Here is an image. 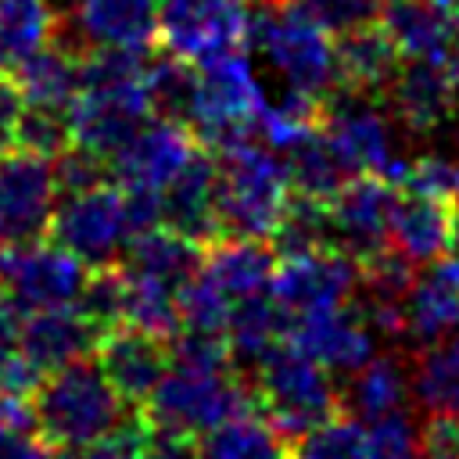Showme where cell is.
I'll return each mask as SVG.
<instances>
[{
  "mask_svg": "<svg viewBox=\"0 0 459 459\" xmlns=\"http://www.w3.org/2000/svg\"><path fill=\"white\" fill-rule=\"evenodd\" d=\"M215 161H219L215 212L222 237L269 240L290 201L287 165L276 158L273 147H258L247 140L215 151Z\"/></svg>",
  "mask_w": 459,
  "mask_h": 459,
  "instance_id": "cell-1",
  "label": "cell"
},
{
  "mask_svg": "<svg viewBox=\"0 0 459 459\" xmlns=\"http://www.w3.org/2000/svg\"><path fill=\"white\" fill-rule=\"evenodd\" d=\"M32 409L39 437L57 452H75L100 437L126 412V402L100 373L97 359H75L39 380Z\"/></svg>",
  "mask_w": 459,
  "mask_h": 459,
  "instance_id": "cell-2",
  "label": "cell"
},
{
  "mask_svg": "<svg viewBox=\"0 0 459 459\" xmlns=\"http://www.w3.org/2000/svg\"><path fill=\"white\" fill-rule=\"evenodd\" d=\"M143 405L154 430L179 437H201L222 420L258 409L255 387L237 380L230 366H190V362H169L165 377L158 380V387L147 394Z\"/></svg>",
  "mask_w": 459,
  "mask_h": 459,
  "instance_id": "cell-3",
  "label": "cell"
},
{
  "mask_svg": "<svg viewBox=\"0 0 459 459\" xmlns=\"http://www.w3.org/2000/svg\"><path fill=\"white\" fill-rule=\"evenodd\" d=\"M251 387L258 412L290 441L341 416V391L333 387L326 369L287 341L258 359V377Z\"/></svg>",
  "mask_w": 459,
  "mask_h": 459,
  "instance_id": "cell-4",
  "label": "cell"
},
{
  "mask_svg": "<svg viewBox=\"0 0 459 459\" xmlns=\"http://www.w3.org/2000/svg\"><path fill=\"white\" fill-rule=\"evenodd\" d=\"M251 39L262 47L269 65L287 79L290 90L330 97L337 90V61L330 32L312 22L290 0H262V11L251 14Z\"/></svg>",
  "mask_w": 459,
  "mask_h": 459,
  "instance_id": "cell-5",
  "label": "cell"
},
{
  "mask_svg": "<svg viewBox=\"0 0 459 459\" xmlns=\"http://www.w3.org/2000/svg\"><path fill=\"white\" fill-rule=\"evenodd\" d=\"M262 108V86L244 50H226L208 61H197V86L186 122L208 151H222L237 140H247Z\"/></svg>",
  "mask_w": 459,
  "mask_h": 459,
  "instance_id": "cell-6",
  "label": "cell"
},
{
  "mask_svg": "<svg viewBox=\"0 0 459 459\" xmlns=\"http://www.w3.org/2000/svg\"><path fill=\"white\" fill-rule=\"evenodd\" d=\"M50 240L68 247L86 265H104L118 251H126L129 237L136 233L126 190L115 183H97L75 194H61V204L47 226Z\"/></svg>",
  "mask_w": 459,
  "mask_h": 459,
  "instance_id": "cell-7",
  "label": "cell"
},
{
  "mask_svg": "<svg viewBox=\"0 0 459 459\" xmlns=\"http://www.w3.org/2000/svg\"><path fill=\"white\" fill-rule=\"evenodd\" d=\"M0 269H4V290L22 316L75 305L90 273L82 258H75L68 247L54 240L43 244V237L29 244H7L0 255Z\"/></svg>",
  "mask_w": 459,
  "mask_h": 459,
  "instance_id": "cell-8",
  "label": "cell"
},
{
  "mask_svg": "<svg viewBox=\"0 0 459 459\" xmlns=\"http://www.w3.org/2000/svg\"><path fill=\"white\" fill-rule=\"evenodd\" d=\"M251 14L244 0H161L158 47L186 61H208L226 50H244Z\"/></svg>",
  "mask_w": 459,
  "mask_h": 459,
  "instance_id": "cell-9",
  "label": "cell"
},
{
  "mask_svg": "<svg viewBox=\"0 0 459 459\" xmlns=\"http://www.w3.org/2000/svg\"><path fill=\"white\" fill-rule=\"evenodd\" d=\"M355 287H359V262L341 247L280 255L269 280V294L290 319L323 308H341Z\"/></svg>",
  "mask_w": 459,
  "mask_h": 459,
  "instance_id": "cell-10",
  "label": "cell"
},
{
  "mask_svg": "<svg viewBox=\"0 0 459 459\" xmlns=\"http://www.w3.org/2000/svg\"><path fill=\"white\" fill-rule=\"evenodd\" d=\"M147 115H151V100H147L143 79L79 86L68 108L72 143L111 161L133 140V133L147 122Z\"/></svg>",
  "mask_w": 459,
  "mask_h": 459,
  "instance_id": "cell-11",
  "label": "cell"
},
{
  "mask_svg": "<svg viewBox=\"0 0 459 459\" xmlns=\"http://www.w3.org/2000/svg\"><path fill=\"white\" fill-rule=\"evenodd\" d=\"M319 133L337 151L348 172H373L380 176L398 154L391 147V126L377 108V97L333 90L323 100V122Z\"/></svg>",
  "mask_w": 459,
  "mask_h": 459,
  "instance_id": "cell-12",
  "label": "cell"
},
{
  "mask_svg": "<svg viewBox=\"0 0 459 459\" xmlns=\"http://www.w3.org/2000/svg\"><path fill=\"white\" fill-rule=\"evenodd\" d=\"M398 194L387 179L373 172H359L344 179L341 190L326 201L330 212V240L355 262L384 251L391 244V219H394Z\"/></svg>",
  "mask_w": 459,
  "mask_h": 459,
  "instance_id": "cell-13",
  "label": "cell"
},
{
  "mask_svg": "<svg viewBox=\"0 0 459 459\" xmlns=\"http://www.w3.org/2000/svg\"><path fill=\"white\" fill-rule=\"evenodd\" d=\"M54 165L29 151L0 154V244L39 240L54 215Z\"/></svg>",
  "mask_w": 459,
  "mask_h": 459,
  "instance_id": "cell-14",
  "label": "cell"
},
{
  "mask_svg": "<svg viewBox=\"0 0 459 459\" xmlns=\"http://www.w3.org/2000/svg\"><path fill=\"white\" fill-rule=\"evenodd\" d=\"M197 136L194 129H186V122L176 118H147L133 140L111 158V172L115 183L122 190H143V194H161L176 172L190 161V154L197 151Z\"/></svg>",
  "mask_w": 459,
  "mask_h": 459,
  "instance_id": "cell-15",
  "label": "cell"
},
{
  "mask_svg": "<svg viewBox=\"0 0 459 459\" xmlns=\"http://www.w3.org/2000/svg\"><path fill=\"white\" fill-rule=\"evenodd\" d=\"M391 111L412 133H434L455 111L459 57H405L387 86Z\"/></svg>",
  "mask_w": 459,
  "mask_h": 459,
  "instance_id": "cell-16",
  "label": "cell"
},
{
  "mask_svg": "<svg viewBox=\"0 0 459 459\" xmlns=\"http://www.w3.org/2000/svg\"><path fill=\"white\" fill-rule=\"evenodd\" d=\"M100 373L122 394V402H147V394L165 377L172 355L165 337H154L136 326H115L97 341L93 351Z\"/></svg>",
  "mask_w": 459,
  "mask_h": 459,
  "instance_id": "cell-17",
  "label": "cell"
},
{
  "mask_svg": "<svg viewBox=\"0 0 459 459\" xmlns=\"http://www.w3.org/2000/svg\"><path fill=\"white\" fill-rule=\"evenodd\" d=\"M215 186H219V161L215 151L197 143L190 161L176 172V179L161 190V222L194 237L197 244H212L222 237L219 212H215Z\"/></svg>",
  "mask_w": 459,
  "mask_h": 459,
  "instance_id": "cell-18",
  "label": "cell"
},
{
  "mask_svg": "<svg viewBox=\"0 0 459 459\" xmlns=\"http://www.w3.org/2000/svg\"><path fill=\"white\" fill-rule=\"evenodd\" d=\"M287 344H294L330 373H351L373 359V330L362 323V316L344 312V305L290 319Z\"/></svg>",
  "mask_w": 459,
  "mask_h": 459,
  "instance_id": "cell-19",
  "label": "cell"
},
{
  "mask_svg": "<svg viewBox=\"0 0 459 459\" xmlns=\"http://www.w3.org/2000/svg\"><path fill=\"white\" fill-rule=\"evenodd\" d=\"M333 61H337V86L341 90L384 97L398 65H402V54H398L394 39L387 36V29L369 18V22H359L344 32H337Z\"/></svg>",
  "mask_w": 459,
  "mask_h": 459,
  "instance_id": "cell-20",
  "label": "cell"
},
{
  "mask_svg": "<svg viewBox=\"0 0 459 459\" xmlns=\"http://www.w3.org/2000/svg\"><path fill=\"white\" fill-rule=\"evenodd\" d=\"M97 341H100V330L79 312V305H61V308L29 312L18 348L29 362L50 373L75 359H90L97 351Z\"/></svg>",
  "mask_w": 459,
  "mask_h": 459,
  "instance_id": "cell-21",
  "label": "cell"
},
{
  "mask_svg": "<svg viewBox=\"0 0 459 459\" xmlns=\"http://www.w3.org/2000/svg\"><path fill=\"white\" fill-rule=\"evenodd\" d=\"M161 0H79L75 32L82 47H129L147 50L158 43Z\"/></svg>",
  "mask_w": 459,
  "mask_h": 459,
  "instance_id": "cell-22",
  "label": "cell"
},
{
  "mask_svg": "<svg viewBox=\"0 0 459 459\" xmlns=\"http://www.w3.org/2000/svg\"><path fill=\"white\" fill-rule=\"evenodd\" d=\"M276 247L255 237H219L201 258V273L230 298L244 301L251 294H265L273 269H276Z\"/></svg>",
  "mask_w": 459,
  "mask_h": 459,
  "instance_id": "cell-23",
  "label": "cell"
},
{
  "mask_svg": "<svg viewBox=\"0 0 459 459\" xmlns=\"http://www.w3.org/2000/svg\"><path fill=\"white\" fill-rule=\"evenodd\" d=\"M377 22L387 29L402 57H459L452 11L434 0H384Z\"/></svg>",
  "mask_w": 459,
  "mask_h": 459,
  "instance_id": "cell-24",
  "label": "cell"
},
{
  "mask_svg": "<svg viewBox=\"0 0 459 459\" xmlns=\"http://www.w3.org/2000/svg\"><path fill=\"white\" fill-rule=\"evenodd\" d=\"M455 244V215L452 204L430 201L420 194H405L394 204L391 219V247L402 251L412 265L420 262H437L452 251Z\"/></svg>",
  "mask_w": 459,
  "mask_h": 459,
  "instance_id": "cell-25",
  "label": "cell"
},
{
  "mask_svg": "<svg viewBox=\"0 0 459 459\" xmlns=\"http://www.w3.org/2000/svg\"><path fill=\"white\" fill-rule=\"evenodd\" d=\"M122 255H126L122 269L165 280L172 287H183L201 269L204 244H197L194 237H186V233H179V230H172L165 222H154L147 230H136Z\"/></svg>",
  "mask_w": 459,
  "mask_h": 459,
  "instance_id": "cell-26",
  "label": "cell"
},
{
  "mask_svg": "<svg viewBox=\"0 0 459 459\" xmlns=\"http://www.w3.org/2000/svg\"><path fill=\"white\" fill-rule=\"evenodd\" d=\"M79 54H82V47H68L61 36H54L43 50H36L29 61H22L11 75H14L25 104L68 111L79 93Z\"/></svg>",
  "mask_w": 459,
  "mask_h": 459,
  "instance_id": "cell-27",
  "label": "cell"
},
{
  "mask_svg": "<svg viewBox=\"0 0 459 459\" xmlns=\"http://www.w3.org/2000/svg\"><path fill=\"white\" fill-rule=\"evenodd\" d=\"M405 394H409L405 362L398 355H373L369 362L348 373V384L341 391V412L373 423L391 412H402Z\"/></svg>",
  "mask_w": 459,
  "mask_h": 459,
  "instance_id": "cell-28",
  "label": "cell"
},
{
  "mask_svg": "<svg viewBox=\"0 0 459 459\" xmlns=\"http://www.w3.org/2000/svg\"><path fill=\"white\" fill-rule=\"evenodd\" d=\"M290 437L273 427L258 409L222 420L197 441L201 459H290Z\"/></svg>",
  "mask_w": 459,
  "mask_h": 459,
  "instance_id": "cell-29",
  "label": "cell"
},
{
  "mask_svg": "<svg viewBox=\"0 0 459 459\" xmlns=\"http://www.w3.org/2000/svg\"><path fill=\"white\" fill-rule=\"evenodd\" d=\"M287 330H290V316L276 305V298L251 294L244 301H233L230 323H226V344L233 359L258 362L287 341Z\"/></svg>",
  "mask_w": 459,
  "mask_h": 459,
  "instance_id": "cell-30",
  "label": "cell"
},
{
  "mask_svg": "<svg viewBox=\"0 0 459 459\" xmlns=\"http://www.w3.org/2000/svg\"><path fill=\"white\" fill-rule=\"evenodd\" d=\"M50 0H0V72H14L61 29Z\"/></svg>",
  "mask_w": 459,
  "mask_h": 459,
  "instance_id": "cell-31",
  "label": "cell"
},
{
  "mask_svg": "<svg viewBox=\"0 0 459 459\" xmlns=\"http://www.w3.org/2000/svg\"><path fill=\"white\" fill-rule=\"evenodd\" d=\"M287 154V179H290V190L294 194H305V197H316V201H330L341 183H344V161L337 158V151L326 143L323 133H312L308 140L294 143Z\"/></svg>",
  "mask_w": 459,
  "mask_h": 459,
  "instance_id": "cell-32",
  "label": "cell"
},
{
  "mask_svg": "<svg viewBox=\"0 0 459 459\" xmlns=\"http://www.w3.org/2000/svg\"><path fill=\"white\" fill-rule=\"evenodd\" d=\"M412 387L423 409L459 412V330L423 348Z\"/></svg>",
  "mask_w": 459,
  "mask_h": 459,
  "instance_id": "cell-33",
  "label": "cell"
},
{
  "mask_svg": "<svg viewBox=\"0 0 459 459\" xmlns=\"http://www.w3.org/2000/svg\"><path fill=\"white\" fill-rule=\"evenodd\" d=\"M126 326L154 337L179 333V287L126 269Z\"/></svg>",
  "mask_w": 459,
  "mask_h": 459,
  "instance_id": "cell-34",
  "label": "cell"
},
{
  "mask_svg": "<svg viewBox=\"0 0 459 459\" xmlns=\"http://www.w3.org/2000/svg\"><path fill=\"white\" fill-rule=\"evenodd\" d=\"M194 86H197V65L179 54L161 50L143 68V90H147L151 111H158L161 118L186 122L194 104Z\"/></svg>",
  "mask_w": 459,
  "mask_h": 459,
  "instance_id": "cell-35",
  "label": "cell"
},
{
  "mask_svg": "<svg viewBox=\"0 0 459 459\" xmlns=\"http://www.w3.org/2000/svg\"><path fill=\"white\" fill-rule=\"evenodd\" d=\"M323 122V97L305 93V90H287L280 104H265L258 111L255 129L262 133L265 147L273 151H290L294 143L308 140L312 133H319Z\"/></svg>",
  "mask_w": 459,
  "mask_h": 459,
  "instance_id": "cell-36",
  "label": "cell"
},
{
  "mask_svg": "<svg viewBox=\"0 0 459 459\" xmlns=\"http://www.w3.org/2000/svg\"><path fill=\"white\" fill-rule=\"evenodd\" d=\"M290 459H373L369 430L355 416L341 412L319 423L316 430L301 434L290 445Z\"/></svg>",
  "mask_w": 459,
  "mask_h": 459,
  "instance_id": "cell-37",
  "label": "cell"
},
{
  "mask_svg": "<svg viewBox=\"0 0 459 459\" xmlns=\"http://www.w3.org/2000/svg\"><path fill=\"white\" fill-rule=\"evenodd\" d=\"M79 312L100 330V337L115 326H126V269L122 265H93L79 290Z\"/></svg>",
  "mask_w": 459,
  "mask_h": 459,
  "instance_id": "cell-38",
  "label": "cell"
},
{
  "mask_svg": "<svg viewBox=\"0 0 459 459\" xmlns=\"http://www.w3.org/2000/svg\"><path fill=\"white\" fill-rule=\"evenodd\" d=\"M18 151L39 154V158H57L65 147H72V122L65 108H39L25 104L18 118Z\"/></svg>",
  "mask_w": 459,
  "mask_h": 459,
  "instance_id": "cell-39",
  "label": "cell"
},
{
  "mask_svg": "<svg viewBox=\"0 0 459 459\" xmlns=\"http://www.w3.org/2000/svg\"><path fill=\"white\" fill-rule=\"evenodd\" d=\"M154 437V423L147 412H122L100 437L79 448L75 459H143Z\"/></svg>",
  "mask_w": 459,
  "mask_h": 459,
  "instance_id": "cell-40",
  "label": "cell"
},
{
  "mask_svg": "<svg viewBox=\"0 0 459 459\" xmlns=\"http://www.w3.org/2000/svg\"><path fill=\"white\" fill-rule=\"evenodd\" d=\"M402 190L405 194L430 197V201L455 204L459 201V161L441 158V154L416 158V161H409V172L402 179Z\"/></svg>",
  "mask_w": 459,
  "mask_h": 459,
  "instance_id": "cell-41",
  "label": "cell"
},
{
  "mask_svg": "<svg viewBox=\"0 0 459 459\" xmlns=\"http://www.w3.org/2000/svg\"><path fill=\"white\" fill-rule=\"evenodd\" d=\"M108 158L86 151V147H65L54 161V183H57V197L61 194H75V190H86V186H97V183H108Z\"/></svg>",
  "mask_w": 459,
  "mask_h": 459,
  "instance_id": "cell-42",
  "label": "cell"
},
{
  "mask_svg": "<svg viewBox=\"0 0 459 459\" xmlns=\"http://www.w3.org/2000/svg\"><path fill=\"white\" fill-rule=\"evenodd\" d=\"M366 430H369L373 459H420V434L402 412L373 420Z\"/></svg>",
  "mask_w": 459,
  "mask_h": 459,
  "instance_id": "cell-43",
  "label": "cell"
},
{
  "mask_svg": "<svg viewBox=\"0 0 459 459\" xmlns=\"http://www.w3.org/2000/svg\"><path fill=\"white\" fill-rule=\"evenodd\" d=\"M290 4H298L326 32H344V29H351L359 22L377 18L384 0H290Z\"/></svg>",
  "mask_w": 459,
  "mask_h": 459,
  "instance_id": "cell-44",
  "label": "cell"
},
{
  "mask_svg": "<svg viewBox=\"0 0 459 459\" xmlns=\"http://www.w3.org/2000/svg\"><path fill=\"white\" fill-rule=\"evenodd\" d=\"M420 459H459V412H430L420 430Z\"/></svg>",
  "mask_w": 459,
  "mask_h": 459,
  "instance_id": "cell-45",
  "label": "cell"
},
{
  "mask_svg": "<svg viewBox=\"0 0 459 459\" xmlns=\"http://www.w3.org/2000/svg\"><path fill=\"white\" fill-rule=\"evenodd\" d=\"M22 108H25V97H22L18 82H14V75L11 72H0V154L14 151Z\"/></svg>",
  "mask_w": 459,
  "mask_h": 459,
  "instance_id": "cell-46",
  "label": "cell"
},
{
  "mask_svg": "<svg viewBox=\"0 0 459 459\" xmlns=\"http://www.w3.org/2000/svg\"><path fill=\"white\" fill-rule=\"evenodd\" d=\"M36 427V409L32 398L0 391V434H29Z\"/></svg>",
  "mask_w": 459,
  "mask_h": 459,
  "instance_id": "cell-47",
  "label": "cell"
},
{
  "mask_svg": "<svg viewBox=\"0 0 459 459\" xmlns=\"http://www.w3.org/2000/svg\"><path fill=\"white\" fill-rule=\"evenodd\" d=\"M143 459H201V455H197L194 437H179V434L154 430V437H151V445H147V455H143Z\"/></svg>",
  "mask_w": 459,
  "mask_h": 459,
  "instance_id": "cell-48",
  "label": "cell"
},
{
  "mask_svg": "<svg viewBox=\"0 0 459 459\" xmlns=\"http://www.w3.org/2000/svg\"><path fill=\"white\" fill-rule=\"evenodd\" d=\"M0 459H50V445L29 434H0Z\"/></svg>",
  "mask_w": 459,
  "mask_h": 459,
  "instance_id": "cell-49",
  "label": "cell"
},
{
  "mask_svg": "<svg viewBox=\"0 0 459 459\" xmlns=\"http://www.w3.org/2000/svg\"><path fill=\"white\" fill-rule=\"evenodd\" d=\"M18 341H22L18 308L14 305H0V366L18 351Z\"/></svg>",
  "mask_w": 459,
  "mask_h": 459,
  "instance_id": "cell-50",
  "label": "cell"
},
{
  "mask_svg": "<svg viewBox=\"0 0 459 459\" xmlns=\"http://www.w3.org/2000/svg\"><path fill=\"white\" fill-rule=\"evenodd\" d=\"M452 39H455V54H459V0L452 4Z\"/></svg>",
  "mask_w": 459,
  "mask_h": 459,
  "instance_id": "cell-51",
  "label": "cell"
},
{
  "mask_svg": "<svg viewBox=\"0 0 459 459\" xmlns=\"http://www.w3.org/2000/svg\"><path fill=\"white\" fill-rule=\"evenodd\" d=\"M452 215H455V240H459V201L452 204Z\"/></svg>",
  "mask_w": 459,
  "mask_h": 459,
  "instance_id": "cell-52",
  "label": "cell"
},
{
  "mask_svg": "<svg viewBox=\"0 0 459 459\" xmlns=\"http://www.w3.org/2000/svg\"><path fill=\"white\" fill-rule=\"evenodd\" d=\"M434 4H441V7H448V11H452V4H455V0H434Z\"/></svg>",
  "mask_w": 459,
  "mask_h": 459,
  "instance_id": "cell-53",
  "label": "cell"
},
{
  "mask_svg": "<svg viewBox=\"0 0 459 459\" xmlns=\"http://www.w3.org/2000/svg\"><path fill=\"white\" fill-rule=\"evenodd\" d=\"M0 255H4V244H0ZM0 294H4V269H0Z\"/></svg>",
  "mask_w": 459,
  "mask_h": 459,
  "instance_id": "cell-54",
  "label": "cell"
},
{
  "mask_svg": "<svg viewBox=\"0 0 459 459\" xmlns=\"http://www.w3.org/2000/svg\"><path fill=\"white\" fill-rule=\"evenodd\" d=\"M244 4H247V0H244Z\"/></svg>",
  "mask_w": 459,
  "mask_h": 459,
  "instance_id": "cell-55",
  "label": "cell"
}]
</instances>
